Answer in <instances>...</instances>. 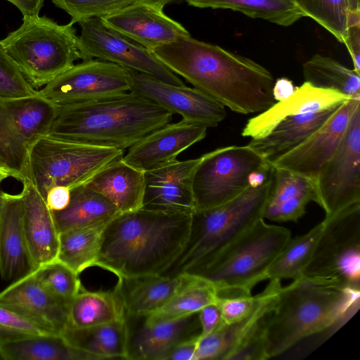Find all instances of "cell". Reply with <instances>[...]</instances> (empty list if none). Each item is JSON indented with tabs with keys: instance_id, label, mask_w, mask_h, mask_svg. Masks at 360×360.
<instances>
[{
	"instance_id": "6da1fadb",
	"label": "cell",
	"mask_w": 360,
	"mask_h": 360,
	"mask_svg": "<svg viewBox=\"0 0 360 360\" xmlns=\"http://www.w3.org/2000/svg\"><path fill=\"white\" fill-rule=\"evenodd\" d=\"M176 75L231 110L263 112L274 103L272 74L255 61L190 36L151 51Z\"/></svg>"
},
{
	"instance_id": "7a4b0ae2",
	"label": "cell",
	"mask_w": 360,
	"mask_h": 360,
	"mask_svg": "<svg viewBox=\"0 0 360 360\" xmlns=\"http://www.w3.org/2000/svg\"><path fill=\"white\" fill-rule=\"evenodd\" d=\"M191 216L142 207L118 214L103 231L95 266L121 280L163 274L186 245Z\"/></svg>"
},
{
	"instance_id": "3957f363",
	"label": "cell",
	"mask_w": 360,
	"mask_h": 360,
	"mask_svg": "<svg viewBox=\"0 0 360 360\" xmlns=\"http://www.w3.org/2000/svg\"><path fill=\"white\" fill-rule=\"evenodd\" d=\"M360 288L335 279L302 276L281 287L264 329L266 359L303 339L333 335L358 311Z\"/></svg>"
},
{
	"instance_id": "277c9868",
	"label": "cell",
	"mask_w": 360,
	"mask_h": 360,
	"mask_svg": "<svg viewBox=\"0 0 360 360\" xmlns=\"http://www.w3.org/2000/svg\"><path fill=\"white\" fill-rule=\"evenodd\" d=\"M174 114L132 91L58 105L48 135L124 150L169 123Z\"/></svg>"
},
{
	"instance_id": "5b68a950",
	"label": "cell",
	"mask_w": 360,
	"mask_h": 360,
	"mask_svg": "<svg viewBox=\"0 0 360 360\" xmlns=\"http://www.w3.org/2000/svg\"><path fill=\"white\" fill-rule=\"evenodd\" d=\"M290 238L289 229L261 218L189 274L210 283L218 298L251 295Z\"/></svg>"
},
{
	"instance_id": "8992f818",
	"label": "cell",
	"mask_w": 360,
	"mask_h": 360,
	"mask_svg": "<svg viewBox=\"0 0 360 360\" xmlns=\"http://www.w3.org/2000/svg\"><path fill=\"white\" fill-rule=\"evenodd\" d=\"M272 179L273 174L263 184L250 186L223 204L195 210L182 252L162 275L191 273L263 218Z\"/></svg>"
},
{
	"instance_id": "52a82bcc",
	"label": "cell",
	"mask_w": 360,
	"mask_h": 360,
	"mask_svg": "<svg viewBox=\"0 0 360 360\" xmlns=\"http://www.w3.org/2000/svg\"><path fill=\"white\" fill-rule=\"evenodd\" d=\"M0 41L34 89L82 59L73 24L59 25L46 16L22 18V25Z\"/></svg>"
},
{
	"instance_id": "ba28073f",
	"label": "cell",
	"mask_w": 360,
	"mask_h": 360,
	"mask_svg": "<svg viewBox=\"0 0 360 360\" xmlns=\"http://www.w3.org/2000/svg\"><path fill=\"white\" fill-rule=\"evenodd\" d=\"M124 150L46 135L32 148L28 178L44 198L49 188L84 185L102 169L122 158Z\"/></svg>"
},
{
	"instance_id": "9c48e42d",
	"label": "cell",
	"mask_w": 360,
	"mask_h": 360,
	"mask_svg": "<svg viewBox=\"0 0 360 360\" xmlns=\"http://www.w3.org/2000/svg\"><path fill=\"white\" fill-rule=\"evenodd\" d=\"M58 105L41 95L0 99V162L16 179L28 178L32 147L47 135Z\"/></svg>"
},
{
	"instance_id": "30bf717a",
	"label": "cell",
	"mask_w": 360,
	"mask_h": 360,
	"mask_svg": "<svg viewBox=\"0 0 360 360\" xmlns=\"http://www.w3.org/2000/svg\"><path fill=\"white\" fill-rule=\"evenodd\" d=\"M303 276L360 288V202L324 218Z\"/></svg>"
},
{
	"instance_id": "8fae6325",
	"label": "cell",
	"mask_w": 360,
	"mask_h": 360,
	"mask_svg": "<svg viewBox=\"0 0 360 360\" xmlns=\"http://www.w3.org/2000/svg\"><path fill=\"white\" fill-rule=\"evenodd\" d=\"M201 158L192 181L196 210L236 197L250 186L252 175L269 162L248 145L219 148Z\"/></svg>"
},
{
	"instance_id": "7c38bea8",
	"label": "cell",
	"mask_w": 360,
	"mask_h": 360,
	"mask_svg": "<svg viewBox=\"0 0 360 360\" xmlns=\"http://www.w3.org/2000/svg\"><path fill=\"white\" fill-rule=\"evenodd\" d=\"M257 295L252 311L231 323L224 321L211 333L200 336L193 360H264V329L281 287V280H269Z\"/></svg>"
},
{
	"instance_id": "4fadbf2b",
	"label": "cell",
	"mask_w": 360,
	"mask_h": 360,
	"mask_svg": "<svg viewBox=\"0 0 360 360\" xmlns=\"http://www.w3.org/2000/svg\"><path fill=\"white\" fill-rule=\"evenodd\" d=\"M78 24L81 28L78 46L83 60L97 58L146 74L165 83L185 86L151 51L107 27L101 18L85 19Z\"/></svg>"
},
{
	"instance_id": "5bb4252c",
	"label": "cell",
	"mask_w": 360,
	"mask_h": 360,
	"mask_svg": "<svg viewBox=\"0 0 360 360\" xmlns=\"http://www.w3.org/2000/svg\"><path fill=\"white\" fill-rule=\"evenodd\" d=\"M318 205L330 217L360 202V105L353 112L344 138L316 180Z\"/></svg>"
},
{
	"instance_id": "9a60e30c",
	"label": "cell",
	"mask_w": 360,
	"mask_h": 360,
	"mask_svg": "<svg viewBox=\"0 0 360 360\" xmlns=\"http://www.w3.org/2000/svg\"><path fill=\"white\" fill-rule=\"evenodd\" d=\"M127 70L113 63L89 59L74 65L39 91L58 105L99 100L131 91Z\"/></svg>"
},
{
	"instance_id": "2e32d148",
	"label": "cell",
	"mask_w": 360,
	"mask_h": 360,
	"mask_svg": "<svg viewBox=\"0 0 360 360\" xmlns=\"http://www.w3.org/2000/svg\"><path fill=\"white\" fill-rule=\"evenodd\" d=\"M127 70L131 79V91L179 114L186 121L215 127L226 116L225 106L195 88L170 84L144 73Z\"/></svg>"
},
{
	"instance_id": "e0dca14e",
	"label": "cell",
	"mask_w": 360,
	"mask_h": 360,
	"mask_svg": "<svg viewBox=\"0 0 360 360\" xmlns=\"http://www.w3.org/2000/svg\"><path fill=\"white\" fill-rule=\"evenodd\" d=\"M360 97L351 98L311 135L283 155L273 167L284 169L315 181L322 167L334 155L344 138L351 116Z\"/></svg>"
},
{
	"instance_id": "ac0fdd59",
	"label": "cell",
	"mask_w": 360,
	"mask_h": 360,
	"mask_svg": "<svg viewBox=\"0 0 360 360\" xmlns=\"http://www.w3.org/2000/svg\"><path fill=\"white\" fill-rule=\"evenodd\" d=\"M201 158L176 160L144 172L141 207L165 212L193 214L196 206L192 181Z\"/></svg>"
},
{
	"instance_id": "d6986e66",
	"label": "cell",
	"mask_w": 360,
	"mask_h": 360,
	"mask_svg": "<svg viewBox=\"0 0 360 360\" xmlns=\"http://www.w3.org/2000/svg\"><path fill=\"white\" fill-rule=\"evenodd\" d=\"M101 18L107 27L150 51L190 36L182 25L164 13L163 8L143 1Z\"/></svg>"
},
{
	"instance_id": "ffe728a7",
	"label": "cell",
	"mask_w": 360,
	"mask_h": 360,
	"mask_svg": "<svg viewBox=\"0 0 360 360\" xmlns=\"http://www.w3.org/2000/svg\"><path fill=\"white\" fill-rule=\"evenodd\" d=\"M205 125L182 119L153 131L128 148L123 160L135 168L146 172L175 161L177 156L207 133Z\"/></svg>"
},
{
	"instance_id": "44dd1931",
	"label": "cell",
	"mask_w": 360,
	"mask_h": 360,
	"mask_svg": "<svg viewBox=\"0 0 360 360\" xmlns=\"http://www.w3.org/2000/svg\"><path fill=\"white\" fill-rule=\"evenodd\" d=\"M37 270L22 221L21 193L0 191V275L13 283Z\"/></svg>"
},
{
	"instance_id": "7402d4cb",
	"label": "cell",
	"mask_w": 360,
	"mask_h": 360,
	"mask_svg": "<svg viewBox=\"0 0 360 360\" xmlns=\"http://www.w3.org/2000/svg\"><path fill=\"white\" fill-rule=\"evenodd\" d=\"M351 98L336 90L318 88L304 82L300 86H296L288 98L250 118L242 135L252 139L264 136L288 116L337 107Z\"/></svg>"
},
{
	"instance_id": "603a6c76",
	"label": "cell",
	"mask_w": 360,
	"mask_h": 360,
	"mask_svg": "<svg viewBox=\"0 0 360 360\" xmlns=\"http://www.w3.org/2000/svg\"><path fill=\"white\" fill-rule=\"evenodd\" d=\"M22 221L33 262L39 267L57 259L59 233L53 212L32 181H22Z\"/></svg>"
},
{
	"instance_id": "cb8c5ba5",
	"label": "cell",
	"mask_w": 360,
	"mask_h": 360,
	"mask_svg": "<svg viewBox=\"0 0 360 360\" xmlns=\"http://www.w3.org/2000/svg\"><path fill=\"white\" fill-rule=\"evenodd\" d=\"M198 312L179 319L143 323L129 329L128 359L165 360L179 342L200 335Z\"/></svg>"
},
{
	"instance_id": "d4e9b609",
	"label": "cell",
	"mask_w": 360,
	"mask_h": 360,
	"mask_svg": "<svg viewBox=\"0 0 360 360\" xmlns=\"http://www.w3.org/2000/svg\"><path fill=\"white\" fill-rule=\"evenodd\" d=\"M35 271L0 292V301L18 307L60 333L67 325L69 303L48 292Z\"/></svg>"
},
{
	"instance_id": "484cf974",
	"label": "cell",
	"mask_w": 360,
	"mask_h": 360,
	"mask_svg": "<svg viewBox=\"0 0 360 360\" xmlns=\"http://www.w3.org/2000/svg\"><path fill=\"white\" fill-rule=\"evenodd\" d=\"M340 105L288 116L281 120L266 136L252 139L248 146L271 164L306 140Z\"/></svg>"
},
{
	"instance_id": "4316f807",
	"label": "cell",
	"mask_w": 360,
	"mask_h": 360,
	"mask_svg": "<svg viewBox=\"0 0 360 360\" xmlns=\"http://www.w3.org/2000/svg\"><path fill=\"white\" fill-rule=\"evenodd\" d=\"M84 185L107 198L120 213L142 207L144 172L129 165L123 158L109 164Z\"/></svg>"
},
{
	"instance_id": "83f0119b",
	"label": "cell",
	"mask_w": 360,
	"mask_h": 360,
	"mask_svg": "<svg viewBox=\"0 0 360 360\" xmlns=\"http://www.w3.org/2000/svg\"><path fill=\"white\" fill-rule=\"evenodd\" d=\"M127 318L122 281L106 291L82 290L70 300L66 327L81 328Z\"/></svg>"
},
{
	"instance_id": "f1b7e54d",
	"label": "cell",
	"mask_w": 360,
	"mask_h": 360,
	"mask_svg": "<svg viewBox=\"0 0 360 360\" xmlns=\"http://www.w3.org/2000/svg\"><path fill=\"white\" fill-rule=\"evenodd\" d=\"M190 274L173 276L156 275L132 280H123V294L127 317H145L162 308L192 278Z\"/></svg>"
},
{
	"instance_id": "f546056e",
	"label": "cell",
	"mask_w": 360,
	"mask_h": 360,
	"mask_svg": "<svg viewBox=\"0 0 360 360\" xmlns=\"http://www.w3.org/2000/svg\"><path fill=\"white\" fill-rule=\"evenodd\" d=\"M60 334L74 347L99 359H128L127 317L86 328L65 327Z\"/></svg>"
},
{
	"instance_id": "4dcf8cb0",
	"label": "cell",
	"mask_w": 360,
	"mask_h": 360,
	"mask_svg": "<svg viewBox=\"0 0 360 360\" xmlns=\"http://www.w3.org/2000/svg\"><path fill=\"white\" fill-rule=\"evenodd\" d=\"M71 191L68 205L52 212L58 233L67 230L108 223L120 212L99 193L82 185Z\"/></svg>"
},
{
	"instance_id": "1f68e13d",
	"label": "cell",
	"mask_w": 360,
	"mask_h": 360,
	"mask_svg": "<svg viewBox=\"0 0 360 360\" xmlns=\"http://www.w3.org/2000/svg\"><path fill=\"white\" fill-rule=\"evenodd\" d=\"M0 346L4 360H100L72 345L60 333L28 337Z\"/></svg>"
},
{
	"instance_id": "d6a6232c",
	"label": "cell",
	"mask_w": 360,
	"mask_h": 360,
	"mask_svg": "<svg viewBox=\"0 0 360 360\" xmlns=\"http://www.w3.org/2000/svg\"><path fill=\"white\" fill-rule=\"evenodd\" d=\"M108 223L74 228L60 233L56 259L77 274L95 266L103 233Z\"/></svg>"
},
{
	"instance_id": "836d02e7",
	"label": "cell",
	"mask_w": 360,
	"mask_h": 360,
	"mask_svg": "<svg viewBox=\"0 0 360 360\" xmlns=\"http://www.w3.org/2000/svg\"><path fill=\"white\" fill-rule=\"evenodd\" d=\"M200 8L231 9L252 18L288 27L305 17L294 0H184Z\"/></svg>"
},
{
	"instance_id": "e575fe53",
	"label": "cell",
	"mask_w": 360,
	"mask_h": 360,
	"mask_svg": "<svg viewBox=\"0 0 360 360\" xmlns=\"http://www.w3.org/2000/svg\"><path fill=\"white\" fill-rule=\"evenodd\" d=\"M309 17L344 43L349 29L360 26V0H294Z\"/></svg>"
},
{
	"instance_id": "d590c367",
	"label": "cell",
	"mask_w": 360,
	"mask_h": 360,
	"mask_svg": "<svg viewBox=\"0 0 360 360\" xmlns=\"http://www.w3.org/2000/svg\"><path fill=\"white\" fill-rule=\"evenodd\" d=\"M192 275V274H191ZM217 293L208 281L193 275L162 308L143 317L148 323L170 321L198 312L205 306L217 302Z\"/></svg>"
},
{
	"instance_id": "8d00e7d4",
	"label": "cell",
	"mask_w": 360,
	"mask_h": 360,
	"mask_svg": "<svg viewBox=\"0 0 360 360\" xmlns=\"http://www.w3.org/2000/svg\"><path fill=\"white\" fill-rule=\"evenodd\" d=\"M302 70L305 82L314 86L360 97V75L330 57L315 54L303 64Z\"/></svg>"
},
{
	"instance_id": "74e56055",
	"label": "cell",
	"mask_w": 360,
	"mask_h": 360,
	"mask_svg": "<svg viewBox=\"0 0 360 360\" xmlns=\"http://www.w3.org/2000/svg\"><path fill=\"white\" fill-rule=\"evenodd\" d=\"M323 222L318 224L305 234L290 238L266 271L265 280L297 279L312 255Z\"/></svg>"
},
{
	"instance_id": "f35d334b",
	"label": "cell",
	"mask_w": 360,
	"mask_h": 360,
	"mask_svg": "<svg viewBox=\"0 0 360 360\" xmlns=\"http://www.w3.org/2000/svg\"><path fill=\"white\" fill-rule=\"evenodd\" d=\"M59 333L18 307L0 301V343Z\"/></svg>"
},
{
	"instance_id": "ab89813d",
	"label": "cell",
	"mask_w": 360,
	"mask_h": 360,
	"mask_svg": "<svg viewBox=\"0 0 360 360\" xmlns=\"http://www.w3.org/2000/svg\"><path fill=\"white\" fill-rule=\"evenodd\" d=\"M35 274L48 292L67 303L82 288L79 274L57 259L39 267Z\"/></svg>"
},
{
	"instance_id": "60d3db41",
	"label": "cell",
	"mask_w": 360,
	"mask_h": 360,
	"mask_svg": "<svg viewBox=\"0 0 360 360\" xmlns=\"http://www.w3.org/2000/svg\"><path fill=\"white\" fill-rule=\"evenodd\" d=\"M273 168L272 184L266 205L278 204L306 193H315L318 196L314 181L284 169Z\"/></svg>"
},
{
	"instance_id": "b9f144b4",
	"label": "cell",
	"mask_w": 360,
	"mask_h": 360,
	"mask_svg": "<svg viewBox=\"0 0 360 360\" xmlns=\"http://www.w3.org/2000/svg\"><path fill=\"white\" fill-rule=\"evenodd\" d=\"M58 8L71 17L72 24L91 18H103L139 0H51Z\"/></svg>"
},
{
	"instance_id": "7bdbcfd3",
	"label": "cell",
	"mask_w": 360,
	"mask_h": 360,
	"mask_svg": "<svg viewBox=\"0 0 360 360\" xmlns=\"http://www.w3.org/2000/svg\"><path fill=\"white\" fill-rule=\"evenodd\" d=\"M39 94L25 79L0 41V99H15Z\"/></svg>"
},
{
	"instance_id": "ee69618b",
	"label": "cell",
	"mask_w": 360,
	"mask_h": 360,
	"mask_svg": "<svg viewBox=\"0 0 360 360\" xmlns=\"http://www.w3.org/2000/svg\"><path fill=\"white\" fill-rule=\"evenodd\" d=\"M311 201L318 204L316 194L306 193L278 204L266 205L263 218L275 222L297 221L305 214L307 205Z\"/></svg>"
},
{
	"instance_id": "f6af8a7d",
	"label": "cell",
	"mask_w": 360,
	"mask_h": 360,
	"mask_svg": "<svg viewBox=\"0 0 360 360\" xmlns=\"http://www.w3.org/2000/svg\"><path fill=\"white\" fill-rule=\"evenodd\" d=\"M257 302L255 296H238L217 298L218 304L224 323H231L243 319L253 309Z\"/></svg>"
},
{
	"instance_id": "bcb514c9",
	"label": "cell",
	"mask_w": 360,
	"mask_h": 360,
	"mask_svg": "<svg viewBox=\"0 0 360 360\" xmlns=\"http://www.w3.org/2000/svg\"><path fill=\"white\" fill-rule=\"evenodd\" d=\"M200 335L203 336L214 330L223 321L220 309L217 302L209 304L198 311Z\"/></svg>"
},
{
	"instance_id": "7dc6e473",
	"label": "cell",
	"mask_w": 360,
	"mask_h": 360,
	"mask_svg": "<svg viewBox=\"0 0 360 360\" xmlns=\"http://www.w3.org/2000/svg\"><path fill=\"white\" fill-rule=\"evenodd\" d=\"M71 191L63 186H55L48 190L44 197L48 207L52 212L64 210L69 204Z\"/></svg>"
},
{
	"instance_id": "c3c4849f",
	"label": "cell",
	"mask_w": 360,
	"mask_h": 360,
	"mask_svg": "<svg viewBox=\"0 0 360 360\" xmlns=\"http://www.w3.org/2000/svg\"><path fill=\"white\" fill-rule=\"evenodd\" d=\"M200 335L186 339L169 352L165 360H193Z\"/></svg>"
},
{
	"instance_id": "681fc988",
	"label": "cell",
	"mask_w": 360,
	"mask_h": 360,
	"mask_svg": "<svg viewBox=\"0 0 360 360\" xmlns=\"http://www.w3.org/2000/svg\"><path fill=\"white\" fill-rule=\"evenodd\" d=\"M352 60L354 70L360 75V26L351 27L344 41Z\"/></svg>"
},
{
	"instance_id": "f907efd6",
	"label": "cell",
	"mask_w": 360,
	"mask_h": 360,
	"mask_svg": "<svg viewBox=\"0 0 360 360\" xmlns=\"http://www.w3.org/2000/svg\"><path fill=\"white\" fill-rule=\"evenodd\" d=\"M22 13L23 18H34L39 16L44 0H6Z\"/></svg>"
},
{
	"instance_id": "816d5d0a",
	"label": "cell",
	"mask_w": 360,
	"mask_h": 360,
	"mask_svg": "<svg viewBox=\"0 0 360 360\" xmlns=\"http://www.w3.org/2000/svg\"><path fill=\"white\" fill-rule=\"evenodd\" d=\"M291 80L287 78H279L274 82L272 93L276 102L288 98L295 90Z\"/></svg>"
},
{
	"instance_id": "f5cc1de1",
	"label": "cell",
	"mask_w": 360,
	"mask_h": 360,
	"mask_svg": "<svg viewBox=\"0 0 360 360\" xmlns=\"http://www.w3.org/2000/svg\"><path fill=\"white\" fill-rule=\"evenodd\" d=\"M12 177L16 179V175L8 169V168L5 167L1 162H0V184L4 181L5 179Z\"/></svg>"
},
{
	"instance_id": "db71d44e",
	"label": "cell",
	"mask_w": 360,
	"mask_h": 360,
	"mask_svg": "<svg viewBox=\"0 0 360 360\" xmlns=\"http://www.w3.org/2000/svg\"><path fill=\"white\" fill-rule=\"evenodd\" d=\"M174 0H139L159 8H163L167 4L173 2Z\"/></svg>"
},
{
	"instance_id": "11a10c76",
	"label": "cell",
	"mask_w": 360,
	"mask_h": 360,
	"mask_svg": "<svg viewBox=\"0 0 360 360\" xmlns=\"http://www.w3.org/2000/svg\"><path fill=\"white\" fill-rule=\"evenodd\" d=\"M3 359H4V357H3V355L1 353V346H0V360H3Z\"/></svg>"
}]
</instances>
